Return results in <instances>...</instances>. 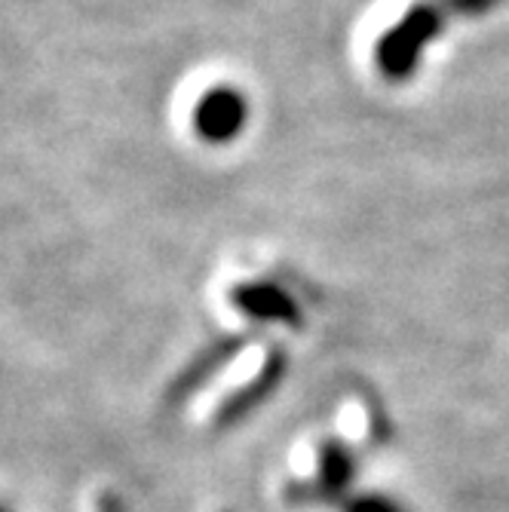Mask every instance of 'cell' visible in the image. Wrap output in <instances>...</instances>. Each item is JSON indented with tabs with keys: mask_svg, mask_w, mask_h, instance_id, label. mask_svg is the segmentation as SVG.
Returning a JSON list of instances; mask_svg holds the SVG:
<instances>
[{
	"mask_svg": "<svg viewBox=\"0 0 509 512\" xmlns=\"http://www.w3.org/2000/svg\"><path fill=\"white\" fill-rule=\"evenodd\" d=\"M448 16L454 13L448 10L445 0H418V4H411L402 13V19L393 28H387L378 40L375 59H378L381 74L396 83L408 80L418 71L427 43L445 31Z\"/></svg>",
	"mask_w": 509,
	"mask_h": 512,
	"instance_id": "1",
	"label": "cell"
},
{
	"mask_svg": "<svg viewBox=\"0 0 509 512\" xmlns=\"http://www.w3.org/2000/svg\"><path fill=\"white\" fill-rule=\"evenodd\" d=\"M249 102L237 86H212L194 108V129L209 145H227L246 129Z\"/></svg>",
	"mask_w": 509,
	"mask_h": 512,
	"instance_id": "2",
	"label": "cell"
},
{
	"mask_svg": "<svg viewBox=\"0 0 509 512\" xmlns=\"http://www.w3.org/2000/svg\"><path fill=\"white\" fill-rule=\"evenodd\" d=\"M286 368H289L286 353L283 350H270L267 359H264V365L258 368V375L249 384H243L240 390H234V393H230L218 405V411H215V427L227 430V427H237L240 421H246V417L252 411H258L276 393V387L283 384Z\"/></svg>",
	"mask_w": 509,
	"mask_h": 512,
	"instance_id": "3",
	"label": "cell"
},
{
	"mask_svg": "<svg viewBox=\"0 0 509 512\" xmlns=\"http://www.w3.org/2000/svg\"><path fill=\"white\" fill-rule=\"evenodd\" d=\"M230 304H234L240 313H246L249 319L258 322H280L289 325V329H298L304 322L298 301L276 283H240L230 289Z\"/></svg>",
	"mask_w": 509,
	"mask_h": 512,
	"instance_id": "4",
	"label": "cell"
},
{
	"mask_svg": "<svg viewBox=\"0 0 509 512\" xmlns=\"http://www.w3.org/2000/svg\"><path fill=\"white\" fill-rule=\"evenodd\" d=\"M243 344H246L243 335H230V338H221V341L209 344V347H206V350H203V353H200V356L172 381L166 399H169V402H184L188 396H194L197 390H203V387L218 375V371L243 350Z\"/></svg>",
	"mask_w": 509,
	"mask_h": 512,
	"instance_id": "5",
	"label": "cell"
},
{
	"mask_svg": "<svg viewBox=\"0 0 509 512\" xmlns=\"http://www.w3.org/2000/svg\"><path fill=\"white\" fill-rule=\"evenodd\" d=\"M359 463L356 451L341 442V439H326L319 445V460H316V491L329 500H344L356 482Z\"/></svg>",
	"mask_w": 509,
	"mask_h": 512,
	"instance_id": "6",
	"label": "cell"
},
{
	"mask_svg": "<svg viewBox=\"0 0 509 512\" xmlns=\"http://www.w3.org/2000/svg\"><path fill=\"white\" fill-rule=\"evenodd\" d=\"M338 512H408V506L381 491H362V494H347L338 503Z\"/></svg>",
	"mask_w": 509,
	"mask_h": 512,
	"instance_id": "7",
	"label": "cell"
},
{
	"mask_svg": "<svg viewBox=\"0 0 509 512\" xmlns=\"http://www.w3.org/2000/svg\"><path fill=\"white\" fill-rule=\"evenodd\" d=\"M445 4L454 16H485L500 4V0H445Z\"/></svg>",
	"mask_w": 509,
	"mask_h": 512,
	"instance_id": "8",
	"label": "cell"
},
{
	"mask_svg": "<svg viewBox=\"0 0 509 512\" xmlns=\"http://www.w3.org/2000/svg\"><path fill=\"white\" fill-rule=\"evenodd\" d=\"M96 512H129V509H126V503H123L117 494L105 491V494L96 500Z\"/></svg>",
	"mask_w": 509,
	"mask_h": 512,
	"instance_id": "9",
	"label": "cell"
}]
</instances>
